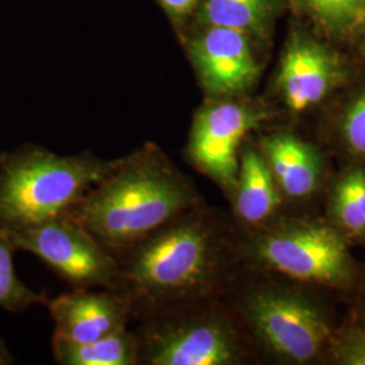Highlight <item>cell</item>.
Returning a JSON list of instances; mask_svg holds the SVG:
<instances>
[{
	"label": "cell",
	"instance_id": "cell-15",
	"mask_svg": "<svg viewBox=\"0 0 365 365\" xmlns=\"http://www.w3.org/2000/svg\"><path fill=\"white\" fill-rule=\"evenodd\" d=\"M197 9L200 26L226 27L247 34H261L272 21L276 0H202Z\"/></svg>",
	"mask_w": 365,
	"mask_h": 365
},
{
	"label": "cell",
	"instance_id": "cell-1",
	"mask_svg": "<svg viewBox=\"0 0 365 365\" xmlns=\"http://www.w3.org/2000/svg\"><path fill=\"white\" fill-rule=\"evenodd\" d=\"M199 203L190 178L148 141L115 158L105 178L66 215L117 256Z\"/></svg>",
	"mask_w": 365,
	"mask_h": 365
},
{
	"label": "cell",
	"instance_id": "cell-7",
	"mask_svg": "<svg viewBox=\"0 0 365 365\" xmlns=\"http://www.w3.org/2000/svg\"><path fill=\"white\" fill-rule=\"evenodd\" d=\"M249 255L256 264L289 277L337 284L351 271L342 238L327 226L307 225L253 235Z\"/></svg>",
	"mask_w": 365,
	"mask_h": 365
},
{
	"label": "cell",
	"instance_id": "cell-18",
	"mask_svg": "<svg viewBox=\"0 0 365 365\" xmlns=\"http://www.w3.org/2000/svg\"><path fill=\"white\" fill-rule=\"evenodd\" d=\"M303 9L331 33L346 34L365 24V0H299Z\"/></svg>",
	"mask_w": 365,
	"mask_h": 365
},
{
	"label": "cell",
	"instance_id": "cell-17",
	"mask_svg": "<svg viewBox=\"0 0 365 365\" xmlns=\"http://www.w3.org/2000/svg\"><path fill=\"white\" fill-rule=\"evenodd\" d=\"M333 214L348 232L364 235L365 170H351L337 184L333 195Z\"/></svg>",
	"mask_w": 365,
	"mask_h": 365
},
{
	"label": "cell",
	"instance_id": "cell-6",
	"mask_svg": "<svg viewBox=\"0 0 365 365\" xmlns=\"http://www.w3.org/2000/svg\"><path fill=\"white\" fill-rule=\"evenodd\" d=\"M238 98H211L202 106L184 150L187 161L229 196L235 191L240 150L249 133L267 118L260 107Z\"/></svg>",
	"mask_w": 365,
	"mask_h": 365
},
{
	"label": "cell",
	"instance_id": "cell-9",
	"mask_svg": "<svg viewBox=\"0 0 365 365\" xmlns=\"http://www.w3.org/2000/svg\"><path fill=\"white\" fill-rule=\"evenodd\" d=\"M196 76L211 98H235L248 92L260 73L247 33L226 27L202 26L185 41Z\"/></svg>",
	"mask_w": 365,
	"mask_h": 365
},
{
	"label": "cell",
	"instance_id": "cell-4",
	"mask_svg": "<svg viewBox=\"0 0 365 365\" xmlns=\"http://www.w3.org/2000/svg\"><path fill=\"white\" fill-rule=\"evenodd\" d=\"M210 299L184 300L133 314L140 365H230L245 359L238 327Z\"/></svg>",
	"mask_w": 365,
	"mask_h": 365
},
{
	"label": "cell",
	"instance_id": "cell-3",
	"mask_svg": "<svg viewBox=\"0 0 365 365\" xmlns=\"http://www.w3.org/2000/svg\"><path fill=\"white\" fill-rule=\"evenodd\" d=\"M114 163L90 150L61 155L36 144L1 152L0 230H21L66 215Z\"/></svg>",
	"mask_w": 365,
	"mask_h": 365
},
{
	"label": "cell",
	"instance_id": "cell-14",
	"mask_svg": "<svg viewBox=\"0 0 365 365\" xmlns=\"http://www.w3.org/2000/svg\"><path fill=\"white\" fill-rule=\"evenodd\" d=\"M52 349L60 365H140V341L129 327L91 342L53 336Z\"/></svg>",
	"mask_w": 365,
	"mask_h": 365
},
{
	"label": "cell",
	"instance_id": "cell-16",
	"mask_svg": "<svg viewBox=\"0 0 365 365\" xmlns=\"http://www.w3.org/2000/svg\"><path fill=\"white\" fill-rule=\"evenodd\" d=\"M13 242L0 230V309L9 313H22L34 306H46L49 297L45 292L27 287L14 267Z\"/></svg>",
	"mask_w": 365,
	"mask_h": 365
},
{
	"label": "cell",
	"instance_id": "cell-10",
	"mask_svg": "<svg viewBox=\"0 0 365 365\" xmlns=\"http://www.w3.org/2000/svg\"><path fill=\"white\" fill-rule=\"evenodd\" d=\"M54 324V334L73 342H91L133 321L130 300L113 288L71 289L46 306Z\"/></svg>",
	"mask_w": 365,
	"mask_h": 365
},
{
	"label": "cell",
	"instance_id": "cell-21",
	"mask_svg": "<svg viewBox=\"0 0 365 365\" xmlns=\"http://www.w3.org/2000/svg\"><path fill=\"white\" fill-rule=\"evenodd\" d=\"M345 364L365 365V339H354L342 351Z\"/></svg>",
	"mask_w": 365,
	"mask_h": 365
},
{
	"label": "cell",
	"instance_id": "cell-8",
	"mask_svg": "<svg viewBox=\"0 0 365 365\" xmlns=\"http://www.w3.org/2000/svg\"><path fill=\"white\" fill-rule=\"evenodd\" d=\"M237 310L261 342L295 361L317 356L329 339L327 322L306 302L265 288L245 291Z\"/></svg>",
	"mask_w": 365,
	"mask_h": 365
},
{
	"label": "cell",
	"instance_id": "cell-19",
	"mask_svg": "<svg viewBox=\"0 0 365 365\" xmlns=\"http://www.w3.org/2000/svg\"><path fill=\"white\" fill-rule=\"evenodd\" d=\"M342 133L353 152L365 156V91L348 107Z\"/></svg>",
	"mask_w": 365,
	"mask_h": 365
},
{
	"label": "cell",
	"instance_id": "cell-11",
	"mask_svg": "<svg viewBox=\"0 0 365 365\" xmlns=\"http://www.w3.org/2000/svg\"><path fill=\"white\" fill-rule=\"evenodd\" d=\"M341 76L334 53L314 39L295 34L280 64L279 88L286 105L302 113L319 103Z\"/></svg>",
	"mask_w": 365,
	"mask_h": 365
},
{
	"label": "cell",
	"instance_id": "cell-5",
	"mask_svg": "<svg viewBox=\"0 0 365 365\" xmlns=\"http://www.w3.org/2000/svg\"><path fill=\"white\" fill-rule=\"evenodd\" d=\"M4 233L14 248L38 257L71 289L117 288V256L68 215Z\"/></svg>",
	"mask_w": 365,
	"mask_h": 365
},
{
	"label": "cell",
	"instance_id": "cell-22",
	"mask_svg": "<svg viewBox=\"0 0 365 365\" xmlns=\"http://www.w3.org/2000/svg\"><path fill=\"white\" fill-rule=\"evenodd\" d=\"M15 363L14 356L9 351L6 342L0 339V365H11Z\"/></svg>",
	"mask_w": 365,
	"mask_h": 365
},
{
	"label": "cell",
	"instance_id": "cell-23",
	"mask_svg": "<svg viewBox=\"0 0 365 365\" xmlns=\"http://www.w3.org/2000/svg\"><path fill=\"white\" fill-rule=\"evenodd\" d=\"M363 52H364V56H365V38H364V41H363Z\"/></svg>",
	"mask_w": 365,
	"mask_h": 365
},
{
	"label": "cell",
	"instance_id": "cell-13",
	"mask_svg": "<svg viewBox=\"0 0 365 365\" xmlns=\"http://www.w3.org/2000/svg\"><path fill=\"white\" fill-rule=\"evenodd\" d=\"M259 148L280 191L292 197H304L314 192L321 168L310 145L292 134L282 133L264 137Z\"/></svg>",
	"mask_w": 365,
	"mask_h": 365
},
{
	"label": "cell",
	"instance_id": "cell-12",
	"mask_svg": "<svg viewBox=\"0 0 365 365\" xmlns=\"http://www.w3.org/2000/svg\"><path fill=\"white\" fill-rule=\"evenodd\" d=\"M230 197L237 220L248 227L265 223L280 205V188L260 148L242 145L237 182Z\"/></svg>",
	"mask_w": 365,
	"mask_h": 365
},
{
	"label": "cell",
	"instance_id": "cell-2",
	"mask_svg": "<svg viewBox=\"0 0 365 365\" xmlns=\"http://www.w3.org/2000/svg\"><path fill=\"white\" fill-rule=\"evenodd\" d=\"M200 203L117 255L115 289L133 314L175 302L212 298L223 286L225 241Z\"/></svg>",
	"mask_w": 365,
	"mask_h": 365
},
{
	"label": "cell",
	"instance_id": "cell-20",
	"mask_svg": "<svg viewBox=\"0 0 365 365\" xmlns=\"http://www.w3.org/2000/svg\"><path fill=\"white\" fill-rule=\"evenodd\" d=\"M170 21L180 26L191 14L197 10L202 0H156Z\"/></svg>",
	"mask_w": 365,
	"mask_h": 365
}]
</instances>
